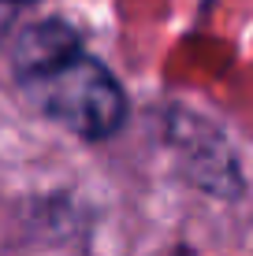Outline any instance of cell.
I'll use <instances>...</instances> for the list:
<instances>
[{
    "label": "cell",
    "instance_id": "1",
    "mask_svg": "<svg viewBox=\"0 0 253 256\" xmlns=\"http://www.w3.org/2000/svg\"><path fill=\"white\" fill-rule=\"evenodd\" d=\"M15 78L45 119L86 141L112 138L127 119V96L112 70L82 48L71 26L38 22L15 45Z\"/></svg>",
    "mask_w": 253,
    "mask_h": 256
}]
</instances>
